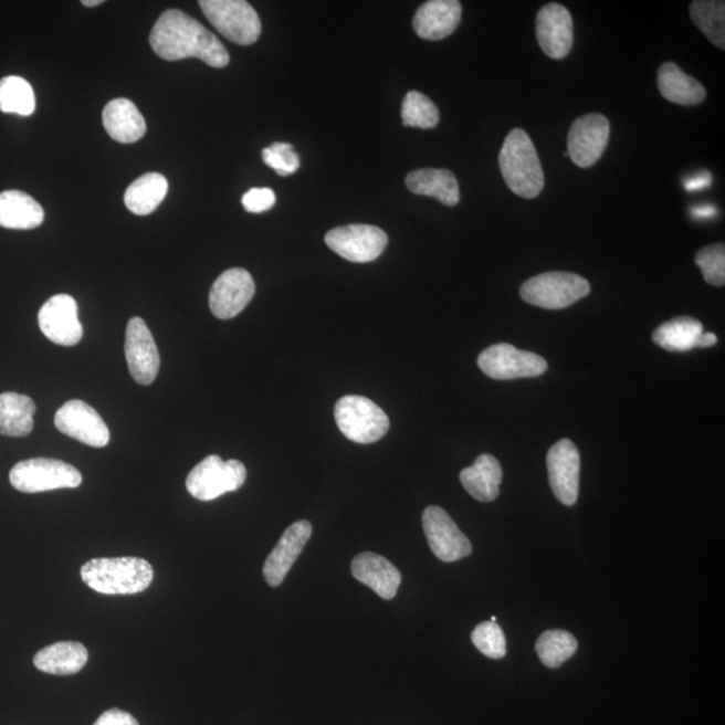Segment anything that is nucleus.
I'll return each mask as SVG.
<instances>
[{
    "label": "nucleus",
    "instance_id": "obj_1",
    "mask_svg": "<svg viewBox=\"0 0 725 725\" xmlns=\"http://www.w3.org/2000/svg\"><path fill=\"white\" fill-rule=\"evenodd\" d=\"M156 55L166 61L202 60L206 65L222 69L230 55L210 30L180 10L162 12L149 35Z\"/></svg>",
    "mask_w": 725,
    "mask_h": 725
},
{
    "label": "nucleus",
    "instance_id": "obj_5",
    "mask_svg": "<svg viewBox=\"0 0 725 725\" xmlns=\"http://www.w3.org/2000/svg\"><path fill=\"white\" fill-rule=\"evenodd\" d=\"M589 281L575 273L548 272L525 281L521 296L543 309H565L589 295Z\"/></svg>",
    "mask_w": 725,
    "mask_h": 725
},
{
    "label": "nucleus",
    "instance_id": "obj_8",
    "mask_svg": "<svg viewBox=\"0 0 725 725\" xmlns=\"http://www.w3.org/2000/svg\"><path fill=\"white\" fill-rule=\"evenodd\" d=\"M10 483L23 493H41L64 487H78L83 474L64 461L54 459H31L18 462L11 469Z\"/></svg>",
    "mask_w": 725,
    "mask_h": 725
},
{
    "label": "nucleus",
    "instance_id": "obj_23",
    "mask_svg": "<svg viewBox=\"0 0 725 725\" xmlns=\"http://www.w3.org/2000/svg\"><path fill=\"white\" fill-rule=\"evenodd\" d=\"M406 186L412 193L434 198L449 208H454L460 202L458 178L449 170L422 168V170L412 171L406 178Z\"/></svg>",
    "mask_w": 725,
    "mask_h": 725
},
{
    "label": "nucleus",
    "instance_id": "obj_28",
    "mask_svg": "<svg viewBox=\"0 0 725 725\" xmlns=\"http://www.w3.org/2000/svg\"><path fill=\"white\" fill-rule=\"evenodd\" d=\"M36 406L17 392L0 393V434L27 437L33 431Z\"/></svg>",
    "mask_w": 725,
    "mask_h": 725
},
{
    "label": "nucleus",
    "instance_id": "obj_17",
    "mask_svg": "<svg viewBox=\"0 0 725 725\" xmlns=\"http://www.w3.org/2000/svg\"><path fill=\"white\" fill-rule=\"evenodd\" d=\"M549 484L561 504L572 506L579 495L580 455L570 440H560L547 454Z\"/></svg>",
    "mask_w": 725,
    "mask_h": 725
},
{
    "label": "nucleus",
    "instance_id": "obj_4",
    "mask_svg": "<svg viewBox=\"0 0 725 725\" xmlns=\"http://www.w3.org/2000/svg\"><path fill=\"white\" fill-rule=\"evenodd\" d=\"M337 428L356 443H374L383 439L390 429L386 412L371 399L360 396L343 397L335 404Z\"/></svg>",
    "mask_w": 725,
    "mask_h": 725
},
{
    "label": "nucleus",
    "instance_id": "obj_16",
    "mask_svg": "<svg viewBox=\"0 0 725 725\" xmlns=\"http://www.w3.org/2000/svg\"><path fill=\"white\" fill-rule=\"evenodd\" d=\"M39 324L42 334L59 346H76L84 336L77 302L69 295H55L48 300L40 311Z\"/></svg>",
    "mask_w": 725,
    "mask_h": 725
},
{
    "label": "nucleus",
    "instance_id": "obj_41",
    "mask_svg": "<svg viewBox=\"0 0 725 725\" xmlns=\"http://www.w3.org/2000/svg\"><path fill=\"white\" fill-rule=\"evenodd\" d=\"M716 209L712 204L697 206V208L692 209V216L698 218V220H706V218L715 217Z\"/></svg>",
    "mask_w": 725,
    "mask_h": 725
},
{
    "label": "nucleus",
    "instance_id": "obj_31",
    "mask_svg": "<svg viewBox=\"0 0 725 725\" xmlns=\"http://www.w3.org/2000/svg\"><path fill=\"white\" fill-rule=\"evenodd\" d=\"M692 21L715 46L725 48V3L723 0H696L690 8Z\"/></svg>",
    "mask_w": 725,
    "mask_h": 725
},
{
    "label": "nucleus",
    "instance_id": "obj_43",
    "mask_svg": "<svg viewBox=\"0 0 725 725\" xmlns=\"http://www.w3.org/2000/svg\"><path fill=\"white\" fill-rule=\"evenodd\" d=\"M104 3L103 0H84L85 8H95V6Z\"/></svg>",
    "mask_w": 725,
    "mask_h": 725
},
{
    "label": "nucleus",
    "instance_id": "obj_32",
    "mask_svg": "<svg viewBox=\"0 0 725 725\" xmlns=\"http://www.w3.org/2000/svg\"><path fill=\"white\" fill-rule=\"evenodd\" d=\"M0 111L20 116L33 115L35 111L33 86L22 77L9 76L0 80Z\"/></svg>",
    "mask_w": 725,
    "mask_h": 725
},
{
    "label": "nucleus",
    "instance_id": "obj_36",
    "mask_svg": "<svg viewBox=\"0 0 725 725\" xmlns=\"http://www.w3.org/2000/svg\"><path fill=\"white\" fill-rule=\"evenodd\" d=\"M472 641L481 653L490 659H503L506 654V641L497 622H483L473 630Z\"/></svg>",
    "mask_w": 725,
    "mask_h": 725
},
{
    "label": "nucleus",
    "instance_id": "obj_34",
    "mask_svg": "<svg viewBox=\"0 0 725 725\" xmlns=\"http://www.w3.org/2000/svg\"><path fill=\"white\" fill-rule=\"evenodd\" d=\"M402 122L404 127L431 129L440 123V111L423 93L411 91L402 104Z\"/></svg>",
    "mask_w": 725,
    "mask_h": 725
},
{
    "label": "nucleus",
    "instance_id": "obj_2",
    "mask_svg": "<svg viewBox=\"0 0 725 725\" xmlns=\"http://www.w3.org/2000/svg\"><path fill=\"white\" fill-rule=\"evenodd\" d=\"M81 579L105 596H133L146 591L154 580V568L146 559L98 558L81 567Z\"/></svg>",
    "mask_w": 725,
    "mask_h": 725
},
{
    "label": "nucleus",
    "instance_id": "obj_27",
    "mask_svg": "<svg viewBox=\"0 0 725 725\" xmlns=\"http://www.w3.org/2000/svg\"><path fill=\"white\" fill-rule=\"evenodd\" d=\"M659 90L668 102L684 106L697 105L706 97L705 87L673 62L660 66Z\"/></svg>",
    "mask_w": 725,
    "mask_h": 725
},
{
    "label": "nucleus",
    "instance_id": "obj_37",
    "mask_svg": "<svg viewBox=\"0 0 725 725\" xmlns=\"http://www.w3.org/2000/svg\"><path fill=\"white\" fill-rule=\"evenodd\" d=\"M262 160L273 168L280 177L295 174L300 168L298 155L287 143H274L271 147L262 149Z\"/></svg>",
    "mask_w": 725,
    "mask_h": 725
},
{
    "label": "nucleus",
    "instance_id": "obj_11",
    "mask_svg": "<svg viewBox=\"0 0 725 725\" xmlns=\"http://www.w3.org/2000/svg\"><path fill=\"white\" fill-rule=\"evenodd\" d=\"M610 139V123L599 114L577 118L568 130V156L580 168H589L602 158Z\"/></svg>",
    "mask_w": 725,
    "mask_h": 725
},
{
    "label": "nucleus",
    "instance_id": "obj_40",
    "mask_svg": "<svg viewBox=\"0 0 725 725\" xmlns=\"http://www.w3.org/2000/svg\"><path fill=\"white\" fill-rule=\"evenodd\" d=\"M712 185V175L708 171H703L695 177L687 178L685 180V190L686 191H698L708 189Z\"/></svg>",
    "mask_w": 725,
    "mask_h": 725
},
{
    "label": "nucleus",
    "instance_id": "obj_10",
    "mask_svg": "<svg viewBox=\"0 0 725 725\" xmlns=\"http://www.w3.org/2000/svg\"><path fill=\"white\" fill-rule=\"evenodd\" d=\"M389 237L372 224H347L325 235V243L336 254L355 264H367L385 252Z\"/></svg>",
    "mask_w": 725,
    "mask_h": 725
},
{
    "label": "nucleus",
    "instance_id": "obj_39",
    "mask_svg": "<svg viewBox=\"0 0 725 725\" xmlns=\"http://www.w3.org/2000/svg\"><path fill=\"white\" fill-rule=\"evenodd\" d=\"M95 725H139L136 718L122 710L112 708L97 718Z\"/></svg>",
    "mask_w": 725,
    "mask_h": 725
},
{
    "label": "nucleus",
    "instance_id": "obj_26",
    "mask_svg": "<svg viewBox=\"0 0 725 725\" xmlns=\"http://www.w3.org/2000/svg\"><path fill=\"white\" fill-rule=\"evenodd\" d=\"M45 220L42 206L29 193L9 190L0 193V227L12 230H31Z\"/></svg>",
    "mask_w": 725,
    "mask_h": 725
},
{
    "label": "nucleus",
    "instance_id": "obj_9",
    "mask_svg": "<svg viewBox=\"0 0 725 725\" xmlns=\"http://www.w3.org/2000/svg\"><path fill=\"white\" fill-rule=\"evenodd\" d=\"M477 362L486 377L497 380L540 377L548 368L542 356L522 351L506 343L484 349Z\"/></svg>",
    "mask_w": 725,
    "mask_h": 725
},
{
    "label": "nucleus",
    "instance_id": "obj_29",
    "mask_svg": "<svg viewBox=\"0 0 725 725\" xmlns=\"http://www.w3.org/2000/svg\"><path fill=\"white\" fill-rule=\"evenodd\" d=\"M167 192L168 180L165 175L149 172L128 187L124 202L135 216H148L165 201Z\"/></svg>",
    "mask_w": 725,
    "mask_h": 725
},
{
    "label": "nucleus",
    "instance_id": "obj_14",
    "mask_svg": "<svg viewBox=\"0 0 725 725\" xmlns=\"http://www.w3.org/2000/svg\"><path fill=\"white\" fill-rule=\"evenodd\" d=\"M125 358L135 382L149 386L158 377L160 355L151 330L140 317L130 318L125 333Z\"/></svg>",
    "mask_w": 725,
    "mask_h": 725
},
{
    "label": "nucleus",
    "instance_id": "obj_18",
    "mask_svg": "<svg viewBox=\"0 0 725 725\" xmlns=\"http://www.w3.org/2000/svg\"><path fill=\"white\" fill-rule=\"evenodd\" d=\"M537 42L553 60H564L571 52L574 31L572 17L565 6L548 3L536 15Z\"/></svg>",
    "mask_w": 725,
    "mask_h": 725
},
{
    "label": "nucleus",
    "instance_id": "obj_25",
    "mask_svg": "<svg viewBox=\"0 0 725 725\" xmlns=\"http://www.w3.org/2000/svg\"><path fill=\"white\" fill-rule=\"evenodd\" d=\"M460 480L469 495L479 502L490 503L498 497L503 469L493 455L483 454L460 473Z\"/></svg>",
    "mask_w": 725,
    "mask_h": 725
},
{
    "label": "nucleus",
    "instance_id": "obj_15",
    "mask_svg": "<svg viewBox=\"0 0 725 725\" xmlns=\"http://www.w3.org/2000/svg\"><path fill=\"white\" fill-rule=\"evenodd\" d=\"M254 293L252 274L242 267L229 269L212 284L209 297L212 315L221 321L239 316L252 302Z\"/></svg>",
    "mask_w": 725,
    "mask_h": 725
},
{
    "label": "nucleus",
    "instance_id": "obj_3",
    "mask_svg": "<svg viewBox=\"0 0 725 725\" xmlns=\"http://www.w3.org/2000/svg\"><path fill=\"white\" fill-rule=\"evenodd\" d=\"M506 186L516 196L534 199L544 189V172L533 140L525 130L512 129L498 155Z\"/></svg>",
    "mask_w": 725,
    "mask_h": 725
},
{
    "label": "nucleus",
    "instance_id": "obj_30",
    "mask_svg": "<svg viewBox=\"0 0 725 725\" xmlns=\"http://www.w3.org/2000/svg\"><path fill=\"white\" fill-rule=\"evenodd\" d=\"M703 334V324L690 316L674 317L653 333V342L669 353H686L696 348Z\"/></svg>",
    "mask_w": 725,
    "mask_h": 725
},
{
    "label": "nucleus",
    "instance_id": "obj_24",
    "mask_svg": "<svg viewBox=\"0 0 725 725\" xmlns=\"http://www.w3.org/2000/svg\"><path fill=\"white\" fill-rule=\"evenodd\" d=\"M90 653L80 642H57L34 655V666L55 676H71L83 671Z\"/></svg>",
    "mask_w": 725,
    "mask_h": 725
},
{
    "label": "nucleus",
    "instance_id": "obj_12",
    "mask_svg": "<svg viewBox=\"0 0 725 725\" xmlns=\"http://www.w3.org/2000/svg\"><path fill=\"white\" fill-rule=\"evenodd\" d=\"M422 525L431 551L440 560L452 564L472 554L471 542L440 506L431 505L424 509Z\"/></svg>",
    "mask_w": 725,
    "mask_h": 725
},
{
    "label": "nucleus",
    "instance_id": "obj_7",
    "mask_svg": "<svg viewBox=\"0 0 725 725\" xmlns=\"http://www.w3.org/2000/svg\"><path fill=\"white\" fill-rule=\"evenodd\" d=\"M245 481L246 467L241 461H223L220 455H209L192 469L186 486L192 497L212 502L224 493L239 491Z\"/></svg>",
    "mask_w": 725,
    "mask_h": 725
},
{
    "label": "nucleus",
    "instance_id": "obj_22",
    "mask_svg": "<svg viewBox=\"0 0 725 725\" xmlns=\"http://www.w3.org/2000/svg\"><path fill=\"white\" fill-rule=\"evenodd\" d=\"M106 133L117 143L133 144L143 139L147 124L139 108L127 98L112 99L103 112Z\"/></svg>",
    "mask_w": 725,
    "mask_h": 725
},
{
    "label": "nucleus",
    "instance_id": "obj_44",
    "mask_svg": "<svg viewBox=\"0 0 725 725\" xmlns=\"http://www.w3.org/2000/svg\"><path fill=\"white\" fill-rule=\"evenodd\" d=\"M496 621H497V618H496L495 616H493V617L491 618V622H496Z\"/></svg>",
    "mask_w": 725,
    "mask_h": 725
},
{
    "label": "nucleus",
    "instance_id": "obj_21",
    "mask_svg": "<svg viewBox=\"0 0 725 725\" xmlns=\"http://www.w3.org/2000/svg\"><path fill=\"white\" fill-rule=\"evenodd\" d=\"M351 571L356 580L370 587L380 598H396L399 586L402 582V575L390 560L383 556L362 553L355 556L351 565Z\"/></svg>",
    "mask_w": 725,
    "mask_h": 725
},
{
    "label": "nucleus",
    "instance_id": "obj_6",
    "mask_svg": "<svg viewBox=\"0 0 725 725\" xmlns=\"http://www.w3.org/2000/svg\"><path fill=\"white\" fill-rule=\"evenodd\" d=\"M203 14L220 33L237 45L258 42L262 24L258 11L245 0H201Z\"/></svg>",
    "mask_w": 725,
    "mask_h": 725
},
{
    "label": "nucleus",
    "instance_id": "obj_20",
    "mask_svg": "<svg viewBox=\"0 0 725 725\" xmlns=\"http://www.w3.org/2000/svg\"><path fill=\"white\" fill-rule=\"evenodd\" d=\"M462 6L458 0H430L416 12L412 28L418 36L428 41H441L460 27Z\"/></svg>",
    "mask_w": 725,
    "mask_h": 725
},
{
    "label": "nucleus",
    "instance_id": "obj_33",
    "mask_svg": "<svg viewBox=\"0 0 725 725\" xmlns=\"http://www.w3.org/2000/svg\"><path fill=\"white\" fill-rule=\"evenodd\" d=\"M577 649V639L564 630H548L536 642L537 655L547 668H559L572 658Z\"/></svg>",
    "mask_w": 725,
    "mask_h": 725
},
{
    "label": "nucleus",
    "instance_id": "obj_13",
    "mask_svg": "<svg viewBox=\"0 0 725 725\" xmlns=\"http://www.w3.org/2000/svg\"><path fill=\"white\" fill-rule=\"evenodd\" d=\"M54 423L62 434L87 446L104 448L111 440L109 429L102 416L92 406L77 399L62 406L55 414Z\"/></svg>",
    "mask_w": 725,
    "mask_h": 725
},
{
    "label": "nucleus",
    "instance_id": "obj_35",
    "mask_svg": "<svg viewBox=\"0 0 725 725\" xmlns=\"http://www.w3.org/2000/svg\"><path fill=\"white\" fill-rule=\"evenodd\" d=\"M696 264L702 269L705 283L714 286H724L725 284V245L724 243H714V245L700 249L696 253Z\"/></svg>",
    "mask_w": 725,
    "mask_h": 725
},
{
    "label": "nucleus",
    "instance_id": "obj_19",
    "mask_svg": "<svg viewBox=\"0 0 725 725\" xmlns=\"http://www.w3.org/2000/svg\"><path fill=\"white\" fill-rule=\"evenodd\" d=\"M312 536V524L306 521L292 524L273 548L264 565V577L271 587L284 582L287 572L303 553L305 544Z\"/></svg>",
    "mask_w": 725,
    "mask_h": 725
},
{
    "label": "nucleus",
    "instance_id": "obj_42",
    "mask_svg": "<svg viewBox=\"0 0 725 725\" xmlns=\"http://www.w3.org/2000/svg\"><path fill=\"white\" fill-rule=\"evenodd\" d=\"M717 343V337L715 334L708 333V334H702V336L698 337L697 343H696V348H708L712 346H715Z\"/></svg>",
    "mask_w": 725,
    "mask_h": 725
},
{
    "label": "nucleus",
    "instance_id": "obj_38",
    "mask_svg": "<svg viewBox=\"0 0 725 725\" xmlns=\"http://www.w3.org/2000/svg\"><path fill=\"white\" fill-rule=\"evenodd\" d=\"M243 208L248 212H254V214H261L271 210L274 204H276V193L271 189H252L249 190L245 196L242 197Z\"/></svg>",
    "mask_w": 725,
    "mask_h": 725
}]
</instances>
